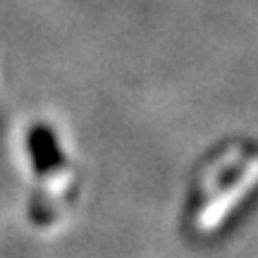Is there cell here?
Wrapping results in <instances>:
<instances>
[{
    "label": "cell",
    "instance_id": "cell-1",
    "mask_svg": "<svg viewBox=\"0 0 258 258\" xmlns=\"http://www.w3.org/2000/svg\"><path fill=\"white\" fill-rule=\"evenodd\" d=\"M256 186H258V156H253L251 160H246V165L241 170H237L232 175V179L218 191V196H213L211 201L203 206V211L199 213V220H196L199 230L211 232L215 227H220L225 218L241 203V199L249 196Z\"/></svg>",
    "mask_w": 258,
    "mask_h": 258
}]
</instances>
